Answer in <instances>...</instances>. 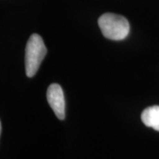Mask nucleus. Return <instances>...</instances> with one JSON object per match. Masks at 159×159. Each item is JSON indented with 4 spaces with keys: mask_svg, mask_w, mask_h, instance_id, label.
I'll return each mask as SVG.
<instances>
[{
    "mask_svg": "<svg viewBox=\"0 0 159 159\" xmlns=\"http://www.w3.org/2000/svg\"><path fill=\"white\" fill-rule=\"evenodd\" d=\"M47 54V48L43 38L38 34H33L29 37L25 51L26 74L29 78L35 75L41 64Z\"/></svg>",
    "mask_w": 159,
    "mask_h": 159,
    "instance_id": "nucleus-2",
    "label": "nucleus"
},
{
    "mask_svg": "<svg viewBox=\"0 0 159 159\" xmlns=\"http://www.w3.org/2000/svg\"><path fill=\"white\" fill-rule=\"evenodd\" d=\"M143 124L159 132V105H154L146 108L142 113Z\"/></svg>",
    "mask_w": 159,
    "mask_h": 159,
    "instance_id": "nucleus-4",
    "label": "nucleus"
},
{
    "mask_svg": "<svg viewBox=\"0 0 159 159\" xmlns=\"http://www.w3.org/2000/svg\"><path fill=\"white\" fill-rule=\"evenodd\" d=\"M98 26L105 38L113 41L125 39L129 34V22L125 17L107 12L98 19Z\"/></svg>",
    "mask_w": 159,
    "mask_h": 159,
    "instance_id": "nucleus-1",
    "label": "nucleus"
},
{
    "mask_svg": "<svg viewBox=\"0 0 159 159\" xmlns=\"http://www.w3.org/2000/svg\"><path fill=\"white\" fill-rule=\"evenodd\" d=\"M1 130H2V126H1V121H0V135H1Z\"/></svg>",
    "mask_w": 159,
    "mask_h": 159,
    "instance_id": "nucleus-5",
    "label": "nucleus"
},
{
    "mask_svg": "<svg viewBox=\"0 0 159 159\" xmlns=\"http://www.w3.org/2000/svg\"><path fill=\"white\" fill-rule=\"evenodd\" d=\"M47 101L57 119L63 120L66 118V102L64 92L60 85L53 83L47 89Z\"/></svg>",
    "mask_w": 159,
    "mask_h": 159,
    "instance_id": "nucleus-3",
    "label": "nucleus"
}]
</instances>
